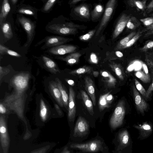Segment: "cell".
I'll list each match as a JSON object with an SVG mask.
<instances>
[{"instance_id": "f35d334b", "label": "cell", "mask_w": 153, "mask_h": 153, "mask_svg": "<svg viewBox=\"0 0 153 153\" xmlns=\"http://www.w3.org/2000/svg\"><path fill=\"white\" fill-rule=\"evenodd\" d=\"M95 32V30H90L86 34L80 36L79 39L82 41H87L93 36Z\"/></svg>"}, {"instance_id": "f5cc1de1", "label": "cell", "mask_w": 153, "mask_h": 153, "mask_svg": "<svg viewBox=\"0 0 153 153\" xmlns=\"http://www.w3.org/2000/svg\"><path fill=\"white\" fill-rule=\"evenodd\" d=\"M142 30L144 32H146L148 31L153 30V24L149 26L146 27V28L143 29Z\"/></svg>"}, {"instance_id": "9c48e42d", "label": "cell", "mask_w": 153, "mask_h": 153, "mask_svg": "<svg viewBox=\"0 0 153 153\" xmlns=\"http://www.w3.org/2000/svg\"><path fill=\"white\" fill-rule=\"evenodd\" d=\"M134 98L137 110L142 114H144L147 110L148 105L140 95L134 86H133Z\"/></svg>"}, {"instance_id": "6f0895ef", "label": "cell", "mask_w": 153, "mask_h": 153, "mask_svg": "<svg viewBox=\"0 0 153 153\" xmlns=\"http://www.w3.org/2000/svg\"><path fill=\"white\" fill-rule=\"evenodd\" d=\"M81 1H82L81 0H73L71 2V4H75Z\"/></svg>"}, {"instance_id": "7bdbcfd3", "label": "cell", "mask_w": 153, "mask_h": 153, "mask_svg": "<svg viewBox=\"0 0 153 153\" xmlns=\"http://www.w3.org/2000/svg\"><path fill=\"white\" fill-rule=\"evenodd\" d=\"M4 53H6L10 55L14 56L19 57L21 56V55L17 52L11 50H9L7 48H6Z\"/></svg>"}, {"instance_id": "8fae6325", "label": "cell", "mask_w": 153, "mask_h": 153, "mask_svg": "<svg viewBox=\"0 0 153 153\" xmlns=\"http://www.w3.org/2000/svg\"><path fill=\"white\" fill-rule=\"evenodd\" d=\"M131 16L123 13L121 16L118 20L112 35L113 39L117 38L122 32L126 26Z\"/></svg>"}, {"instance_id": "680465c9", "label": "cell", "mask_w": 153, "mask_h": 153, "mask_svg": "<svg viewBox=\"0 0 153 153\" xmlns=\"http://www.w3.org/2000/svg\"><path fill=\"white\" fill-rule=\"evenodd\" d=\"M62 153H70V152L67 148H65Z\"/></svg>"}, {"instance_id": "3957f363", "label": "cell", "mask_w": 153, "mask_h": 153, "mask_svg": "<svg viewBox=\"0 0 153 153\" xmlns=\"http://www.w3.org/2000/svg\"><path fill=\"white\" fill-rule=\"evenodd\" d=\"M116 2V0H110L108 1L104 15L96 31V36H97L99 34L109 21L113 12Z\"/></svg>"}, {"instance_id": "4fadbf2b", "label": "cell", "mask_w": 153, "mask_h": 153, "mask_svg": "<svg viewBox=\"0 0 153 153\" xmlns=\"http://www.w3.org/2000/svg\"><path fill=\"white\" fill-rule=\"evenodd\" d=\"M133 127L138 130L139 133V138L141 140L148 137L153 131L152 126L147 122H144L141 125H134Z\"/></svg>"}, {"instance_id": "ab89813d", "label": "cell", "mask_w": 153, "mask_h": 153, "mask_svg": "<svg viewBox=\"0 0 153 153\" xmlns=\"http://www.w3.org/2000/svg\"><path fill=\"white\" fill-rule=\"evenodd\" d=\"M140 21L146 27L153 24V17H149L140 19Z\"/></svg>"}, {"instance_id": "db71d44e", "label": "cell", "mask_w": 153, "mask_h": 153, "mask_svg": "<svg viewBox=\"0 0 153 153\" xmlns=\"http://www.w3.org/2000/svg\"><path fill=\"white\" fill-rule=\"evenodd\" d=\"M116 55L118 57L121 58L123 56V54L120 51H117L115 52Z\"/></svg>"}, {"instance_id": "60d3db41", "label": "cell", "mask_w": 153, "mask_h": 153, "mask_svg": "<svg viewBox=\"0 0 153 153\" xmlns=\"http://www.w3.org/2000/svg\"><path fill=\"white\" fill-rule=\"evenodd\" d=\"M153 11V0H152L146 6L145 11L143 13V15L145 16L147 14Z\"/></svg>"}, {"instance_id": "f1b7e54d", "label": "cell", "mask_w": 153, "mask_h": 153, "mask_svg": "<svg viewBox=\"0 0 153 153\" xmlns=\"http://www.w3.org/2000/svg\"><path fill=\"white\" fill-rule=\"evenodd\" d=\"M2 32L5 38L10 39L13 36L10 24L8 22L3 23L1 25Z\"/></svg>"}, {"instance_id": "681fc988", "label": "cell", "mask_w": 153, "mask_h": 153, "mask_svg": "<svg viewBox=\"0 0 153 153\" xmlns=\"http://www.w3.org/2000/svg\"><path fill=\"white\" fill-rule=\"evenodd\" d=\"M6 112V110L5 108L2 104H0V113L1 114H5Z\"/></svg>"}, {"instance_id": "ba28073f", "label": "cell", "mask_w": 153, "mask_h": 153, "mask_svg": "<svg viewBox=\"0 0 153 153\" xmlns=\"http://www.w3.org/2000/svg\"><path fill=\"white\" fill-rule=\"evenodd\" d=\"M89 129L88 125L83 117L80 116L78 118L74 130V137H80L87 134Z\"/></svg>"}, {"instance_id": "5b68a950", "label": "cell", "mask_w": 153, "mask_h": 153, "mask_svg": "<svg viewBox=\"0 0 153 153\" xmlns=\"http://www.w3.org/2000/svg\"><path fill=\"white\" fill-rule=\"evenodd\" d=\"M102 143L100 140H96L84 143H74L72 144L70 147L72 148L79 149L82 151L96 152L102 149Z\"/></svg>"}, {"instance_id": "f546056e", "label": "cell", "mask_w": 153, "mask_h": 153, "mask_svg": "<svg viewBox=\"0 0 153 153\" xmlns=\"http://www.w3.org/2000/svg\"><path fill=\"white\" fill-rule=\"evenodd\" d=\"M93 70L92 67L87 66H84L82 67L72 70L69 72V74L72 75H79L85 74H90Z\"/></svg>"}, {"instance_id": "83f0119b", "label": "cell", "mask_w": 153, "mask_h": 153, "mask_svg": "<svg viewBox=\"0 0 153 153\" xmlns=\"http://www.w3.org/2000/svg\"><path fill=\"white\" fill-rule=\"evenodd\" d=\"M118 138L121 145L126 146L129 143L130 137L129 133L126 130H124L120 132L118 135Z\"/></svg>"}, {"instance_id": "9f6ffc18", "label": "cell", "mask_w": 153, "mask_h": 153, "mask_svg": "<svg viewBox=\"0 0 153 153\" xmlns=\"http://www.w3.org/2000/svg\"><path fill=\"white\" fill-rule=\"evenodd\" d=\"M99 74V72L97 71H94L93 72V74L95 77H97Z\"/></svg>"}, {"instance_id": "30bf717a", "label": "cell", "mask_w": 153, "mask_h": 153, "mask_svg": "<svg viewBox=\"0 0 153 153\" xmlns=\"http://www.w3.org/2000/svg\"><path fill=\"white\" fill-rule=\"evenodd\" d=\"M18 20L26 32L28 38V43L31 41L35 30L34 23L28 19L24 17H20Z\"/></svg>"}, {"instance_id": "6da1fadb", "label": "cell", "mask_w": 153, "mask_h": 153, "mask_svg": "<svg viewBox=\"0 0 153 153\" xmlns=\"http://www.w3.org/2000/svg\"><path fill=\"white\" fill-rule=\"evenodd\" d=\"M125 110V101L123 100H121L118 103L110 120V124L112 128L115 129L123 124Z\"/></svg>"}, {"instance_id": "816d5d0a", "label": "cell", "mask_w": 153, "mask_h": 153, "mask_svg": "<svg viewBox=\"0 0 153 153\" xmlns=\"http://www.w3.org/2000/svg\"><path fill=\"white\" fill-rule=\"evenodd\" d=\"M152 35H153V30L147 31L145 34L144 37H146Z\"/></svg>"}, {"instance_id": "b9f144b4", "label": "cell", "mask_w": 153, "mask_h": 153, "mask_svg": "<svg viewBox=\"0 0 153 153\" xmlns=\"http://www.w3.org/2000/svg\"><path fill=\"white\" fill-rule=\"evenodd\" d=\"M56 1V0H48L44 6V10L46 11L49 10Z\"/></svg>"}, {"instance_id": "7c38bea8", "label": "cell", "mask_w": 153, "mask_h": 153, "mask_svg": "<svg viewBox=\"0 0 153 153\" xmlns=\"http://www.w3.org/2000/svg\"><path fill=\"white\" fill-rule=\"evenodd\" d=\"M76 48V46L72 45H62L51 48L49 52L54 55H63L74 52Z\"/></svg>"}, {"instance_id": "d590c367", "label": "cell", "mask_w": 153, "mask_h": 153, "mask_svg": "<svg viewBox=\"0 0 153 153\" xmlns=\"http://www.w3.org/2000/svg\"><path fill=\"white\" fill-rule=\"evenodd\" d=\"M134 74L136 76L144 83H149L150 81V76H148L142 70L137 71Z\"/></svg>"}, {"instance_id": "ac0fdd59", "label": "cell", "mask_w": 153, "mask_h": 153, "mask_svg": "<svg viewBox=\"0 0 153 153\" xmlns=\"http://www.w3.org/2000/svg\"><path fill=\"white\" fill-rule=\"evenodd\" d=\"M100 74L108 87L112 88L115 86L117 80L109 72L101 71Z\"/></svg>"}, {"instance_id": "94428289", "label": "cell", "mask_w": 153, "mask_h": 153, "mask_svg": "<svg viewBox=\"0 0 153 153\" xmlns=\"http://www.w3.org/2000/svg\"><path fill=\"white\" fill-rule=\"evenodd\" d=\"M149 16H150L151 17H153V13H152L151 14H150L149 15Z\"/></svg>"}, {"instance_id": "91938a15", "label": "cell", "mask_w": 153, "mask_h": 153, "mask_svg": "<svg viewBox=\"0 0 153 153\" xmlns=\"http://www.w3.org/2000/svg\"><path fill=\"white\" fill-rule=\"evenodd\" d=\"M11 1L13 4H15L16 3L17 1H18V0H11Z\"/></svg>"}, {"instance_id": "f6af8a7d", "label": "cell", "mask_w": 153, "mask_h": 153, "mask_svg": "<svg viewBox=\"0 0 153 153\" xmlns=\"http://www.w3.org/2000/svg\"><path fill=\"white\" fill-rule=\"evenodd\" d=\"M49 148V146H45L36 150L31 153H46Z\"/></svg>"}, {"instance_id": "cb8c5ba5", "label": "cell", "mask_w": 153, "mask_h": 153, "mask_svg": "<svg viewBox=\"0 0 153 153\" xmlns=\"http://www.w3.org/2000/svg\"><path fill=\"white\" fill-rule=\"evenodd\" d=\"M56 80L61 93L63 105L67 108L68 104L69 96L61 81L58 78H56Z\"/></svg>"}, {"instance_id": "8992f818", "label": "cell", "mask_w": 153, "mask_h": 153, "mask_svg": "<svg viewBox=\"0 0 153 153\" xmlns=\"http://www.w3.org/2000/svg\"><path fill=\"white\" fill-rule=\"evenodd\" d=\"M0 142L4 153H6L9 144V140L5 119L0 117Z\"/></svg>"}, {"instance_id": "ee69618b", "label": "cell", "mask_w": 153, "mask_h": 153, "mask_svg": "<svg viewBox=\"0 0 153 153\" xmlns=\"http://www.w3.org/2000/svg\"><path fill=\"white\" fill-rule=\"evenodd\" d=\"M18 12L21 13L29 15H33L34 14V12L32 10L25 8L20 9L19 10Z\"/></svg>"}, {"instance_id": "7dc6e473", "label": "cell", "mask_w": 153, "mask_h": 153, "mask_svg": "<svg viewBox=\"0 0 153 153\" xmlns=\"http://www.w3.org/2000/svg\"><path fill=\"white\" fill-rule=\"evenodd\" d=\"M90 60L91 61L94 63L96 64L98 62V59L96 55L94 53H92L90 57Z\"/></svg>"}, {"instance_id": "4316f807", "label": "cell", "mask_w": 153, "mask_h": 153, "mask_svg": "<svg viewBox=\"0 0 153 153\" xmlns=\"http://www.w3.org/2000/svg\"><path fill=\"white\" fill-rule=\"evenodd\" d=\"M136 32L135 31H133L120 40L115 47L114 50L116 51L122 50L123 48L135 35Z\"/></svg>"}, {"instance_id": "52a82bcc", "label": "cell", "mask_w": 153, "mask_h": 153, "mask_svg": "<svg viewBox=\"0 0 153 153\" xmlns=\"http://www.w3.org/2000/svg\"><path fill=\"white\" fill-rule=\"evenodd\" d=\"M76 94L73 89L69 86L68 117L70 121H73L76 114Z\"/></svg>"}, {"instance_id": "7402d4cb", "label": "cell", "mask_w": 153, "mask_h": 153, "mask_svg": "<svg viewBox=\"0 0 153 153\" xmlns=\"http://www.w3.org/2000/svg\"><path fill=\"white\" fill-rule=\"evenodd\" d=\"M109 65L119 78L121 80H123L125 78V73L121 65L120 64L114 62H111Z\"/></svg>"}, {"instance_id": "8d00e7d4", "label": "cell", "mask_w": 153, "mask_h": 153, "mask_svg": "<svg viewBox=\"0 0 153 153\" xmlns=\"http://www.w3.org/2000/svg\"><path fill=\"white\" fill-rule=\"evenodd\" d=\"M134 82L136 88L140 94L146 98H148L146 92L144 88L140 82L136 79H134Z\"/></svg>"}, {"instance_id": "c3c4849f", "label": "cell", "mask_w": 153, "mask_h": 153, "mask_svg": "<svg viewBox=\"0 0 153 153\" xmlns=\"http://www.w3.org/2000/svg\"><path fill=\"white\" fill-rule=\"evenodd\" d=\"M153 91V81L149 86L147 90L146 91L148 98L149 97L152 92Z\"/></svg>"}, {"instance_id": "44dd1931", "label": "cell", "mask_w": 153, "mask_h": 153, "mask_svg": "<svg viewBox=\"0 0 153 153\" xmlns=\"http://www.w3.org/2000/svg\"><path fill=\"white\" fill-rule=\"evenodd\" d=\"M10 10V4L7 0H4L2 2L0 14V26L3 23Z\"/></svg>"}, {"instance_id": "7a4b0ae2", "label": "cell", "mask_w": 153, "mask_h": 153, "mask_svg": "<svg viewBox=\"0 0 153 153\" xmlns=\"http://www.w3.org/2000/svg\"><path fill=\"white\" fill-rule=\"evenodd\" d=\"M80 26L72 22L65 24H54L49 27L53 32L60 34L71 35L76 34Z\"/></svg>"}, {"instance_id": "836d02e7", "label": "cell", "mask_w": 153, "mask_h": 153, "mask_svg": "<svg viewBox=\"0 0 153 153\" xmlns=\"http://www.w3.org/2000/svg\"><path fill=\"white\" fill-rule=\"evenodd\" d=\"M145 60L153 75V52H147L145 53Z\"/></svg>"}, {"instance_id": "277c9868", "label": "cell", "mask_w": 153, "mask_h": 153, "mask_svg": "<svg viewBox=\"0 0 153 153\" xmlns=\"http://www.w3.org/2000/svg\"><path fill=\"white\" fill-rule=\"evenodd\" d=\"M29 75L27 73H21L16 76L13 78L12 83L16 92L23 93L28 84Z\"/></svg>"}, {"instance_id": "f907efd6", "label": "cell", "mask_w": 153, "mask_h": 153, "mask_svg": "<svg viewBox=\"0 0 153 153\" xmlns=\"http://www.w3.org/2000/svg\"><path fill=\"white\" fill-rule=\"evenodd\" d=\"M55 107L58 114L59 115H61L62 114V112L58 105L57 104H55Z\"/></svg>"}, {"instance_id": "bcb514c9", "label": "cell", "mask_w": 153, "mask_h": 153, "mask_svg": "<svg viewBox=\"0 0 153 153\" xmlns=\"http://www.w3.org/2000/svg\"><path fill=\"white\" fill-rule=\"evenodd\" d=\"M140 62L141 65L142 71L148 76H150L147 65L142 61Z\"/></svg>"}, {"instance_id": "d6a6232c", "label": "cell", "mask_w": 153, "mask_h": 153, "mask_svg": "<svg viewBox=\"0 0 153 153\" xmlns=\"http://www.w3.org/2000/svg\"><path fill=\"white\" fill-rule=\"evenodd\" d=\"M103 11L102 5L99 4L96 5L91 13V19L92 21L98 19L101 16Z\"/></svg>"}, {"instance_id": "e575fe53", "label": "cell", "mask_w": 153, "mask_h": 153, "mask_svg": "<svg viewBox=\"0 0 153 153\" xmlns=\"http://www.w3.org/2000/svg\"><path fill=\"white\" fill-rule=\"evenodd\" d=\"M144 33L143 30H139L136 32L135 35L129 41L127 45L123 48V49L128 48L134 44Z\"/></svg>"}, {"instance_id": "e0dca14e", "label": "cell", "mask_w": 153, "mask_h": 153, "mask_svg": "<svg viewBox=\"0 0 153 153\" xmlns=\"http://www.w3.org/2000/svg\"><path fill=\"white\" fill-rule=\"evenodd\" d=\"M113 100V96L110 92L101 95L99 101V107L100 111H102L105 108H109Z\"/></svg>"}, {"instance_id": "5bb4252c", "label": "cell", "mask_w": 153, "mask_h": 153, "mask_svg": "<svg viewBox=\"0 0 153 153\" xmlns=\"http://www.w3.org/2000/svg\"><path fill=\"white\" fill-rule=\"evenodd\" d=\"M49 88L50 93L59 105L64 106L61 93L56 82L52 81L49 83Z\"/></svg>"}, {"instance_id": "ffe728a7", "label": "cell", "mask_w": 153, "mask_h": 153, "mask_svg": "<svg viewBox=\"0 0 153 153\" xmlns=\"http://www.w3.org/2000/svg\"><path fill=\"white\" fill-rule=\"evenodd\" d=\"M81 56L79 52H73L65 57H61L60 59L65 61L68 64L73 65L78 63L79 58Z\"/></svg>"}, {"instance_id": "1f68e13d", "label": "cell", "mask_w": 153, "mask_h": 153, "mask_svg": "<svg viewBox=\"0 0 153 153\" xmlns=\"http://www.w3.org/2000/svg\"><path fill=\"white\" fill-rule=\"evenodd\" d=\"M48 114L47 107L44 100L41 99L40 102L39 115L42 120L44 122L47 119Z\"/></svg>"}, {"instance_id": "11a10c76", "label": "cell", "mask_w": 153, "mask_h": 153, "mask_svg": "<svg viewBox=\"0 0 153 153\" xmlns=\"http://www.w3.org/2000/svg\"><path fill=\"white\" fill-rule=\"evenodd\" d=\"M68 83L71 86H74V81L71 79L67 80V81Z\"/></svg>"}, {"instance_id": "603a6c76", "label": "cell", "mask_w": 153, "mask_h": 153, "mask_svg": "<svg viewBox=\"0 0 153 153\" xmlns=\"http://www.w3.org/2000/svg\"><path fill=\"white\" fill-rule=\"evenodd\" d=\"M146 0H130L127 1L128 5L131 7H135L139 11L144 12L146 7Z\"/></svg>"}, {"instance_id": "d4e9b609", "label": "cell", "mask_w": 153, "mask_h": 153, "mask_svg": "<svg viewBox=\"0 0 153 153\" xmlns=\"http://www.w3.org/2000/svg\"><path fill=\"white\" fill-rule=\"evenodd\" d=\"M81 94L84 104L86 107L89 113L91 115L94 114L93 103L92 102L88 95L83 90H81Z\"/></svg>"}, {"instance_id": "2e32d148", "label": "cell", "mask_w": 153, "mask_h": 153, "mask_svg": "<svg viewBox=\"0 0 153 153\" xmlns=\"http://www.w3.org/2000/svg\"><path fill=\"white\" fill-rule=\"evenodd\" d=\"M85 89L91 97L93 105L95 106L96 100L94 82L89 77L86 76L85 78Z\"/></svg>"}, {"instance_id": "9a60e30c", "label": "cell", "mask_w": 153, "mask_h": 153, "mask_svg": "<svg viewBox=\"0 0 153 153\" xmlns=\"http://www.w3.org/2000/svg\"><path fill=\"white\" fill-rule=\"evenodd\" d=\"M72 40L73 39L69 38L52 36L48 37L46 38L45 43L47 46L53 47L62 45Z\"/></svg>"}, {"instance_id": "74e56055", "label": "cell", "mask_w": 153, "mask_h": 153, "mask_svg": "<svg viewBox=\"0 0 153 153\" xmlns=\"http://www.w3.org/2000/svg\"><path fill=\"white\" fill-rule=\"evenodd\" d=\"M153 49V40L147 41L144 45L139 49V51L145 53L150 50Z\"/></svg>"}, {"instance_id": "d6986e66", "label": "cell", "mask_w": 153, "mask_h": 153, "mask_svg": "<svg viewBox=\"0 0 153 153\" xmlns=\"http://www.w3.org/2000/svg\"><path fill=\"white\" fill-rule=\"evenodd\" d=\"M42 59L46 67L51 72L55 74L60 72L56 64L53 60L46 56H43Z\"/></svg>"}, {"instance_id": "484cf974", "label": "cell", "mask_w": 153, "mask_h": 153, "mask_svg": "<svg viewBox=\"0 0 153 153\" xmlns=\"http://www.w3.org/2000/svg\"><path fill=\"white\" fill-rule=\"evenodd\" d=\"M74 11L80 16L84 18L88 19L90 17L89 10L85 4H82L75 7Z\"/></svg>"}, {"instance_id": "4dcf8cb0", "label": "cell", "mask_w": 153, "mask_h": 153, "mask_svg": "<svg viewBox=\"0 0 153 153\" xmlns=\"http://www.w3.org/2000/svg\"><path fill=\"white\" fill-rule=\"evenodd\" d=\"M140 25V23L134 16H131L126 25L127 28L131 30H134Z\"/></svg>"}]
</instances>
